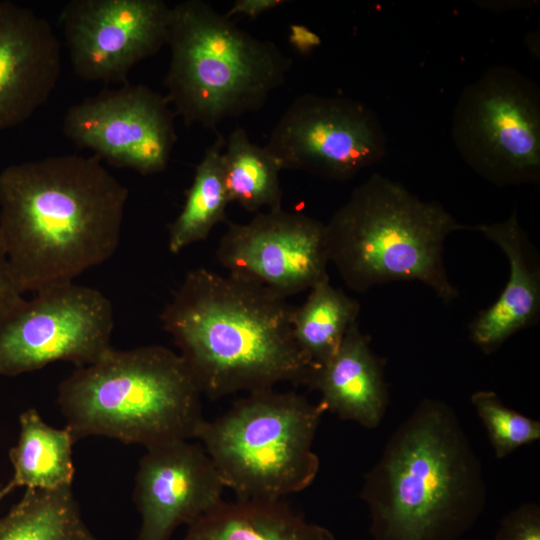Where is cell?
<instances>
[{
	"label": "cell",
	"mask_w": 540,
	"mask_h": 540,
	"mask_svg": "<svg viewBox=\"0 0 540 540\" xmlns=\"http://www.w3.org/2000/svg\"><path fill=\"white\" fill-rule=\"evenodd\" d=\"M465 228L439 202L373 173L325 224V243L329 262L356 292L418 281L451 303L458 290L444 265V243Z\"/></svg>",
	"instance_id": "5b68a950"
},
{
	"label": "cell",
	"mask_w": 540,
	"mask_h": 540,
	"mask_svg": "<svg viewBox=\"0 0 540 540\" xmlns=\"http://www.w3.org/2000/svg\"><path fill=\"white\" fill-rule=\"evenodd\" d=\"M175 115L165 95L127 81L71 105L63 130L98 159L148 176L169 163L177 141Z\"/></svg>",
	"instance_id": "8fae6325"
},
{
	"label": "cell",
	"mask_w": 540,
	"mask_h": 540,
	"mask_svg": "<svg viewBox=\"0 0 540 540\" xmlns=\"http://www.w3.org/2000/svg\"><path fill=\"white\" fill-rule=\"evenodd\" d=\"M135 477L134 502L141 516L135 540H171L222 501L225 488L204 448L176 440L146 448Z\"/></svg>",
	"instance_id": "5bb4252c"
},
{
	"label": "cell",
	"mask_w": 540,
	"mask_h": 540,
	"mask_svg": "<svg viewBox=\"0 0 540 540\" xmlns=\"http://www.w3.org/2000/svg\"><path fill=\"white\" fill-rule=\"evenodd\" d=\"M25 300L11 272L8 260L0 246V322Z\"/></svg>",
	"instance_id": "484cf974"
},
{
	"label": "cell",
	"mask_w": 540,
	"mask_h": 540,
	"mask_svg": "<svg viewBox=\"0 0 540 540\" xmlns=\"http://www.w3.org/2000/svg\"><path fill=\"white\" fill-rule=\"evenodd\" d=\"M325 411L295 392L260 390L204 420L196 438L238 499L279 500L315 480L320 462L312 444Z\"/></svg>",
	"instance_id": "52a82bcc"
},
{
	"label": "cell",
	"mask_w": 540,
	"mask_h": 540,
	"mask_svg": "<svg viewBox=\"0 0 540 540\" xmlns=\"http://www.w3.org/2000/svg\"><path fill=\"white\" fill-rule=\"evenodd\" d=\"M536 40H539V35L536 31H533L532 33H529L526 36V45L528 47L529 52L536 58H539V47L536 46L539 45V42L536 43Z\"/></svg>",
	"instance_id": "f546056e"
},
{
	"label": "cell",
	"mask_w": 540,
	"mask_h": 540,
	"mask_svg": "<svg viewBox=\"0 0 540 540\" xmlns=\"http://www.w3.org/2000/svg\"><path fill=\"white\" fill-rule=\"evenodd\" d=\"M128 189L95 156H47L0 172V246L22 293L74 282L116 252Z\"/></svg>",
	"instance_id": "6da1fadb"
},
{
	"label": "cell",
	"mask_w": 540,
	"mask_h": 540,
	"mask_svg": "<svg viewBox=\"0 0 540 540\" xmlns=\"http://www.w3.org/2000/svg\"><path fill=\"white\" fill-rule=\"evenodd\" d=\"M287 2L285 0H236L225 15L229 18L234 15H243L255 20L261 14Z\"/></svg>",
	"instance_id": "4316f807"
},
{
	"label": "cell",
	"mask_w": 540,
	"mask_h": 540,
	"mask_svg": "<svg viewBox=\"0 0 540 540\" xmlns=\"http://www.w3.org/2000/svg\"><path fill=\"white\" fill-rule=\"evenodd\" d=\"M183 540H336L282 499L222 501L188 526Z\"/></svg>",
	"instance_id": "ac0fdd59"
},
{
	"label": "cell",
	"mask_w": 540,
	"mask_h": 540,
	"mask_svg": "<svg viewBox=\"0 0 540 540\" xmlns=\"http://www.w3.org/2000/svg\"><path fill=\"white\" fill-rule=\"evenodd\" d=\"M113 328L112 304L99 290L75 282L44 288L0 322V375L56 361L92 364L111 347Z\"/></svg>",
	"instance_id": "9c48e42d"
},
{
	"label": "cell",
	"mask_w": 540,
	"mask_h": 540,
	"mask_svg": "<svg viewBox=\"0 0 540 540\" xmlns=\"http://www.w3.org/2000/svg\"><path fill=\"white\" fill-rule=\"evenodd\" d=\"M19 424L18 441L9 451L13 486L43 490L71 487L76 440L70 430L48 425L34 408L20 414Z\"/></svg>",
	"instance_id": "d6986e66"
},
{
	"label": "cell",
	"mask_w": 540,
	"mask_h": 540,
	"mask_svg": "<svg viewBox=\"0 0 540 540\" xmlns=\"http://www.w3.org/2000/svg\"><path fill=\"white\" fill-rule=\"evenodd\" d=\"M359 312V302L334 288L329 280L311 288L305 302L293 307L295 341L315 369L335 355Z\"/></svg>",
	"instance_id": "ffe728a7"
},
{
	"label": "cell",
	"mask_w": 540,
	"mask_h": 540,
	"mask_svg": "<svg viewBox=\"0 0 540 540\" xmlns=\"http://www.w3.org/2000/svg\"><path fill=\"white\" fill-rule=\"evenodd\" d=\"M165 94L187 127L217 125L264 107L293 65L274 42L240 28L202 0L171 6Z\"/></svg>",
	"instance_id": "8992f818"
},
{
	"label": "cell",
	"mask_w": 540,
	"mask_h": 540,
	"mask_svg": "<svg viewBox=\"0 0 540 540\" xmlns=\"http://www.w3.org/2000/svg\"><path fill=\"white\" fill-rule=\"evenodd\" d=\"M224 146L225 138L217 132L215 141L196 166L184 205L168 227V248L173 254L207 239L214 226L225 219L231 201L221 165Z\"/></svg>",
	"instance_id": "603a6c76"
},
{
	"label": "cell",
	"mask_w": 540,
	"mask_h": 540,
	"mask_svg": "<svg viewBox=\"0 0 540 540\" xmlns=\"http://www.w3.org/2000/svg\"><path fill=\"white\" fill-rule=\"evenodd\" d=\"M0 540H100L82 519L71 487L27 488L0 518Z\"/></svg>",
	"instance_id": "44dd1931"
},
{
	"label": "cell",
	"mask_w": 540,
	"mask_h": 540,
	"mask_svg": "<svg viewBox=\"0 0 540 540\" xmlns=\"http://www.w3.org/2000/svg\"><path fill=\"white\" fill-rule=\"evenodd\" d=\"M229 275L286 298L329 280L325 224L282 208L230 223L217 249Z\"/></svg>",
	"instance_id": "4fadbf2b"
},
{
	"label": "cell",
	"mask_w": 540,
	"mask_h": 540,
	"mask_svg": "<svg viewBox=\"0 0 540 540\" xmlns=\"http://www.w3.org/2000/svg\"><path fill=\"white\" fill-rule=\"evenodd\" d=\"M221 165L231 202L256 213L263 207L282 208L281 164L265 146L253 143L243 128L236 127L225 139Z\"/></svg>",
	"instance_id": "7402d4cb"
},
{
	"label": "cell",
	"mask_w": 540,
	"mask_h": 540,
	"mask_svg": "<svg viewBox=\"0 0 540 540\" xmlns=\"http://www.w3.org/2000/svg\"><path fill=\"white\" fill-rule=\"evenodd\" d=\"M471 403L485 426L496 458L502 459L540 439V422L508 408L495 392L477 391Z\"/></svg>",
	"instance_id": "cb8c5ba5"
},
{
	"label": "cell",
	"mask_w": 540,
	"mask_h": 540,
	"mask_svg": "<svg viewBox=\"0 0 540 540\" xmlns=\"http://www.w3.org/2000/svg\"><path fill=\"white\" fill-rule=\"evenodd\" d=\"M452 137L477 174L498 186L540 181V90L509 66L488 68L456 103Z\"/></svg>",
	"instance_id": "ba28073f"
},
{
	"label": "cell",
	"mask_w": 540,
	"mask_h": 540,
	"mask_svg": "<svg viewBox=\"0 0 540 540\" xmlns=\"http://www.w3.org/2000/svg\"><path fill=\"white\" fill-rule=\"evenodd\" d=\"M475 229L506 255L509 277L505 288L469 325L473 343L490 354L512 335L537 323L540 316V262L536 247L520 225L517 212L505 220Z\"/></svg>",
	"instance_id": "2e32d148"
},
{
	"label": "cell",
	"mask_w": 540,
	"mask_h": 540,
	"mask_svg": "<svg viewBox=\"0 0 540 540\" xmlns=\"http://www.w3.org/2000/svg\"><path fill=\"white\" fill-rule=\"evenodd\" d=\"M373 540H459L484 511L480 459L447 403L423 399L365 474Z\"/></svg>",
	"instance_id": "3957f363"
},
{
	"label": "cell",
	"mask_w": 540,
	"mask_h": 540,
	"mask_svg": "<svg viewBox=\"0 0 540 540\" xmlns=\"http://www.w3.org/2000/svg\"><path fill=\"white\" fill-rule=\"evenodd\" d=\"M170 18L163 0H70L59 21L80 78L126 83L136 64L167 44Z\"/></svg>",
	"instance_id": "7c38bea8"
},
{
	"label": "cell",
	"mask_w": 540,
	"mask_h": 540,
	"mask_svg": "<svg viewBox=\"0 0 540 540\" xmlns=\"http://www.w3.org/2000/svg\"><path fill=\"white\" fill-rule=\"evenodd\" d=\"M293 307L255 283L206 268L187 273L160 320L202 394L307 385L315 369L292 330Z\"/></svg>",
	"instance_id": "7a4b0ae2"
},
{
	"label": "cell",
	"mask_w": 540,
	"mask_h": 540,
	"mask_svg": "<svg viewBox=\"0 0 540 540\" xmlns=\"http://www.w3.org/2000/svg\"><path fill=\"white\" fill-rule=\"evenodd\" d=\"M201 394L180 354L149 345L110 347L64 379L57 400L76 441L105 436L149 448L196 438Z\"/></svg>",
	"instance_id": "277c9868"
},
{
	"label": "cell",
	"mask_w": 540,
	"mask_h": 540,
	"mask_svg": "<svg viewBox=\"0 0 540 540\" xmlns=\"http://www.w3.org/2000/svg\"><path fill=\"white\" fill-rule=\"evenodd\" d=\"M15 487L8 481L5 485L0 487V503L1 501L12 491Z\"/></svg>",
	"instance_id": "4dcf8cb0"
},
{
	"label": "cell",
	"mask_w": 540,
	"mask_h": 540,
	"mask_svg": "<svg viewBox=\"0 0 540 540\" xmlns=\"http://www.w3.org/2000/svg\"><path fill=\"white\" fill-rule=\"evenodd\" d=\"M495 540H540V507L523 503L500 521Z\"/></svg>",
	"instance_id": "d4e9b609"
},
{
	"label": "cell",
	"mask_w": 540,
	"mask_h": 540,
	"mask_svg": "<svg viewBox=\"0 0 540 540\" xmlns=\"http://www.w3.org/2000/svg\"><path fill=\"white\" fill-rule=\"evenodd\" d=\"M291 41L301 52H306L320 45L321 40L317 34L304 26L291 27Z\"/></svg>",
	"instance_id": "83f0119b"
},
{
	"label": "cell",
	"mask_w": 540,
	"mask_h": 540,
	"mask_svg": "<svg viewBox=\"0 0 540 540\" xmlns=\"http://www.w3.org/2000/svg\"><path fill=\"white\" fill-rule=\"evenodd\" d=\"M307 386L321 394L326 410L366 428L380 424L389 402L384 361L372 351L357 322L335 355L313 370Z\"/></svg>",
	"instance_id": "e0dca14e"
},
{
	"label": "cell",
	"mask_w": 540,
	"mask_h": 540,
	"mask_svg": "<svg viewBox=\"0 0 540 540\" xmlns=\"http://www.w3.org/2000/svg\"><path fill=\"white\" fill-rule=\"evenodd\" d=\"M265 147L282 169L345 181L382 160L387 138L378 116L365 103L305 93L281 115Z\"/></svg>",
	"instance_id": "30bf717a"
},
{
	"label": "cell",
	"mask_w": 540,
	"mask_h": 540,
	"mask_svg": "<svg viewBox=\"0 0 540 540\" xmlns=\"http://www.w3.org/2000/svg\"><path fill=\"white\" fill-rule=\"evenodd\" d=\"M60 74V44L50 23L20 4L0 1V130L28 120Z\"/></svg>",
	"instance_id": "9a60e30c"
},
{
	"label": "cell",
	"mask_w": 540,
	"mask_h": 540,
	"mask_svg": "<svg viewBox=\"0 0 540 540\" xmlns=\"http://www.w3.org/2000/svg\"><path fill=\"white\" fill-rule=\"evenodd\" d=\"M479 6L496 12L529 8L536 5V1H479Z\"/></svg>",
	"instance_id": "f1b7e54d"
}]
</instances>
